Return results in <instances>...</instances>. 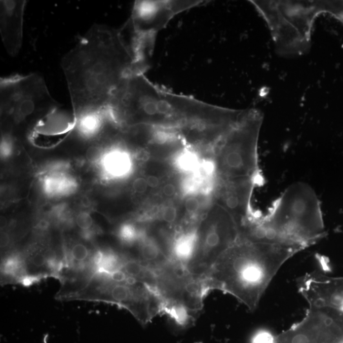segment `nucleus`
Masks as SVG:
<instances>
[{
  "label": "nucleus",
  "instance_id": "20e7f679",
  "mask_svg": "<svg viewBox=\"0 0 343 343\" xmlns=\"http://www.w3.org/2000/svg\"><path fill=\"white\" fill-rule=\"evenodd\" d=\"M325 223L320 201L306 183L293 184L274 201L267 214L257 216L240 238L285 243L306 249L324 238Z\"/></svg>",
  "mask_w": 343,
  "mask_h": 343
},
{
  "label": "nucleus",
  "instance_id": "4be33fe9",
  "mask_svg": "<svg viewBox=\"0 0 343 343\" xmlns=\"http://www.w3.org/2000/svg\"><path fill=\"white\" fill-rule=\"evenodd\" d=\"M148 187L147 179L139 178L135 179L133 183V188L134 191L138 193H143L147 191Z\"/></svg>",
  "mask_w": 343,
  "mask_h": 343
},
{
  "label": "nucleus",
  "instance_id": "a211bd4d",
  "mask_svg": "<svg viewBox=\"0 0 343 343\" xmlns=\"http://www.w3.org/2000/svg\"><path fill=\"white\" fill-rule=\"evenodd\" d=\"M178 210L173 205H166L161 210L159 219L168 225H173L178 219Z\"/></svg>",
  "mask_w": 343,
  "mask_h": 343
},
{
  "label": "nucleus",
  "instance_id": "39448f33",
  "mask_svg": "<svg viewBox=\"0 0 343 343\" xmlns=\"http://www.w3.org/2000/svg\"><path fill=\"white\" fill-rule=\"evenodd\" d=\"M57 298L116 305L127 309L143 326L161 315L162 304V299L151 287L120 269L111 273L96 270L88 277L64 284Z\"/></svg>",
  "mask_w": 343,
  "mask_h": 343
},
{
  "label": "nucleus",
  "instance_id": "1a4fd4ad",
  "mask_svg": "<svg viewBox=\"0 0 343 343\" xmlns=\"http://www.w3.org/2000/svg\"><path fill=\"white\" fill-rule=\"evenodd\" d=\"M238 236L233 216L224 208L217 210L202 228L198 227L195 252L187 268L194 275L207 277L217 261L237 242Z\"/></svg>",
  "mask_w": 343,
  "mask_h": 343
},
{
  "label": "nucleus",
  "instance_id": "412c9836",
  "mask_svg": "<svg viewBox=\"0 0 343 343\" xmlns=\"http://www.w3.org/2000/svg\"><path fill=\"white\" fill-rule=\"evenodd\" d=\"M102 154L101 148L97 146H91L88 148L86 152L85 156L87 160L91 162H94L99 160Z\"/></svg>",
  "mask_w": 343,
  "mask_h": 343
},
{
  "label": "nucleus",
  "instance_id": "5701e85b",
  "mask_svg": "<svg viewBox=\"0 0 343 343\" xmlns=\"http://www.w3.org/2000/svg\"><path fill=\"white\" fill-rule=\"evenodd\" d=\"M176 188L171 183L167 184L163 188V192L166 196L172 197L176 194Z\"/></svg>",
  "mask_w": 343,
  "mask_h": 343
},
{
  "label": "nucleus",
  "instance_id": "9d476101",
  "mask_svg": "<svg viewBox=\"0 0 343 343\" xmlns=\"http://www.w3.org/2000/svg\"><path fill=\"white\" fill-rule=\"evenodd\" d=\"M152 268L162 300L181 303L197 318L212 290L207 278L194 275L186 266L172 260Z\"/></svg>",
  "mask_w": 343,
  "mask_h": 343
},
{
  "label": "nucleus",
  "instance_id": "393cba45",
  "mask_svg": "<svg viewBox=\"0 0 343 343\" xmlns=\"http://www.w3.org/2000/svg\"><path fill=\"white\" fill-rule=\"evenodd\" d=\"M10 243V238L8 234L2 233L1 235V249H5Z\"/></svg>",
  "mask_w": 343,
  "mask_h": 343
},
{
  "label": "nucleus",
  "instance_id": "2eb2a0df",
  "mask_svg": "<svg viewBox=\"0 0 343 343\" xmlns=\"http://www.w3.org/2000/svg\"><path fill=\"white\" fill-rule=\"evenodd\" d=\"M176 165L183 172L195 174L198 171L200 163L199 162L196 154L189 150H185L177 156Z\"/></svg>",
  "mask_w": 343,
  "mask_h": 343
},
{
  "label": "nucleus",
  "instance_id": "a878e982",
  "mask_svg": "<svg viewBox=\"0 0 343 343\" xmlns=\"http://www.w3.org/2000/svg\"><path fill=\"white\" fill-rule=\"evenodd\" d=\"M37 226L39 229L45 230L48 229V228L49 227V223L45 220H41L38 223Z\"/></svg>",
  "mask_w": 343,
  "mask_h": 343
},
{
  "label": "nucleus",
  "instance_id": "7ed1b4c3",
  "mask_svg": "<svg viewBox=\"0 0 343 343\" xmlns=\"http://www.w3.org/2000/svg\"><path fill=\"white\" fill-rule=\"evenodd\" d=\"M303 249L298 245L238 238L207 277L212 291L233 296L254 311L281 267Z\"/></svg>",
  "mask_w": 343,
  "mask_h": 343
},
{
  "label": "nucleus",
  "instance_id": "4468645a",
  "mask_svg": "<svg viewBox=\"0 0 343 343\" xmlns=\"http://www.w3.org/2000/svg\"><path fill=\"white\" fill-rule=\"evenodd\" d=\"M161 315H165L179 327L187 328L196 320L191 312L181 303L163 300L161 307Z\"/></svg>",
  "mask_w": 343,
  "mask_h": 343
},
{
  "label": "nucleus",
  "instance_id": "423d86ee",
  "mask_svg": "<svg viewBox=\"0 0 343 343\" xmlns=\"http://www.w3.org/2000/svg\"><path fill=\"white\" fill-rule=\"evenodd\" d=\"M262 123L259 111L245 110L237 122L214 144L219 155L216 169L226 181L261 178L258 149Z\"/></svg>",
  "mask_w": 343,
  "mask_h": 343
},
{
  "label": "nucleus",
  "instance_id": "6e6552de",
  "mask_svg": "<svg viewBox=\"0 0 343 343\" xmlns=\"http://www.w3.org/2000/svg\"><path fill=\"white\" fill-rule=\"evenodd\" d=\"M251 343H343V311L309 305L300 322L277 335L261 333Z\"/></svg>",
  "mask_w": 343,
  "mask_h": 343
},
{
  "label": "nucleus",
  "instance_id": "f3484780",
  "mask_svg": "<svg viewBox=\"0 0 343 343\" xmlns=\"http://www.w3.org/2000/svg\"><path fill=\"white\" fill-rule=\"evenodd\" d=\"M145 234L143 232L139 231L134 226L132 225H124L119 229L118 231L119 237L127 243H132L137 240H140Z\"/></svg>",
  "mask_w": 343,
  "mask_h": 343
},
{
  "label": "nucleus",
  "instance_id": "6ab92c4d",
  "mask_svg": "<svg viewBox=\"0 0 343 343\" xmlns=\"http://www.w3.org/2000/svg\"><path fill=\"white\" fill-rule=\"evenodd\" d=\"M76 224L83 231H88L94 225V221L89 214L82 212L77 215Z\"/></svg>",
  "mask_w": 343,
  "mask_h": 343
},
{
  "label": "nucleus",
  "instance_id": "b1692460",
  "mask_svg": "<svg viewBox=\"0 0 343 343\" xmlns=\"http://www.w3.org/2000/svg\"><path fill=\"white\" fill-rule=\"evenodd\" d=\"M148 187L155 188L160 185V181L157 177L154 176H148L147 178Z\"/></svg>",
  "mask_w": 343,
  "mask_h": 343
},
{
  "label": "nucleus",
  "instance_id": "f03ea898",
  "mask_svg": "<svg viewBox=\"0 0 343 343\" xmlns=\"http://www.w3.org/2000/svg\"><path fill=\"white\" fill-rule=\"evenodd\" d=\"M117 123L141 122L152 128L178 133L185 127L221 130L235 121L238 110L203 103L170 92L152 83L145 74L128 75L108 107Z\"/></svg>",
  "mask_w": 343,
  "mask_h": 343
},
{
  "label": "nucleus",
  "instance_id": "f8f14e48",
  "mask_svg": "<svg viewBox=\"0 0 343 343\" xmlns=\"http://www.w3.org/2000/svg\"><path fill=\"white\" fill-rule=\"evenodd\" d=\"M25 0L0 1V33L6 52L14 57L21 49L23 40Z\"/></svg>",
  "mask_w": 343,
  "mask_h": 343
},
{
  "label": "nucleus",
  "instance_id": "f257e3e1",
  "mask_svg": "<svg viewBox=\"0 0 343 343\" xmlns=\"http://www.w3.org/2000/svg\"><path fill=\"white\" fill-rule=\"evenodd\" d=\"M124 30L94 24L62 59L78 119L107 110L124 79L137 74L132 45Z\"/></svg>",
  "mask_w": 343,
  "mask_h": 343
},
{
  "label": "nucleus",
  "instance_id": "0eeeda50",
  "mask_svg": "<svg viewBox=\"0 0 343 343\" xmlns=\"http://www.w3.org/2000/svg\"><path fill=\"white\" fill-rule=\"evenodd\" d=\"M1 114L11 129L30 125L54 112L60 105L51 95L40 75H14L0 80Z\"/></svg>",
  "mask_w": 343,
  "mask_h": 343
},
{
  "label": "nucleus",
  "instance_id": "dca6fc26",
  "mask_svg": "<svg viewBox=\"0 0 343 343\" xmlns=\"http://www.w3.org/2000/svg\"><path fill=\"white\" fill-rule=\"evenodd\" d=\"M110 158L109 167L113 173L120 175L127 172L129 169V161L123 152H115Z\"/></svg>",
  "mask_w": 343,
  "mask_h": 343
},
{
  "label": "nucleus",
  "instance_id": "aec40b11",
  "mask_svg": "<svg viewBox=\"0 0 343 343\" xmlns=\"http://www.w3.org/2000/svg\"><path fill=\"white\" fill-rule=\"evenodd\" d=\"M185 209L190 214H196L200 209L201 203L196 196L190 195L186 199Z\"/></svg>",
  "mask_w": 343,
  "mask_h": 343
},
{
  "label": "nucleus",
  "instance_id": "9b49d317",
  "mask_svg": "<svg viewBox=\"0 0 343 343\" xmlns=\"http://www.w3.org/2000/svg\"><path fill=\"white\" fill-rule=\"evenodd\" d=\"M202 1H136L128 26L132 30V43L137 47L153 50L157 33L175 15L194 7Z\"/></svg>",
  "mask_w": 343,
  "mask_h": 343
},
{
  "label": "nucleus",
  "instance_id": "ddd939ff",
  "mask_svg": "<svg viewBox=\"0 0 343 343\" xmlns=\"http://www.w3.org/2000/svg\"><path fill=\"white\" fill-rule=\"evenodd\" d=\"M198 227L184 230L176 234L169 246L170 260L187 267L195 252Z\"/></svg>",
  "mask_w": 343,
  "mask_h": 343
}]
</instances>
